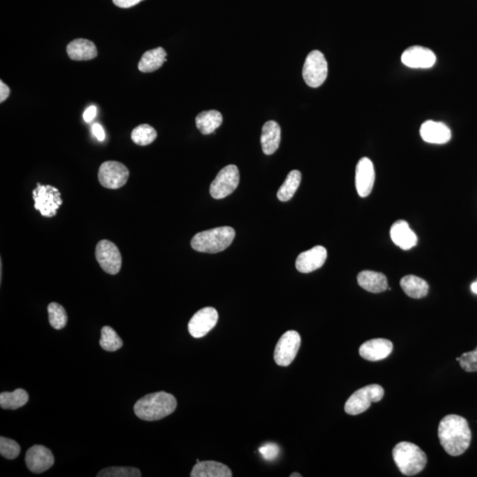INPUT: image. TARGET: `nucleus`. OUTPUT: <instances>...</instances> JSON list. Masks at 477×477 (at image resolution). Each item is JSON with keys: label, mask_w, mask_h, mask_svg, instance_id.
Returning <instances> with one entry per match:
<instances>
[{"label": "nucleus", "mask_w": 477, "mask_h": 477, "mask_svg": "<svg viewBox=\"0 0 477 477\" xmlns=\"http://www.w3.org/2000/svg\"><path fill=\"white\" fill-rule=\"evenodd\" d=\"M158 134L155 128L148 124H141L135 128L131 134V139L135 144L146 146L156 140Z\"/></svg>", "instance_id": "29"}, {"label": "nucleus", "mask_w": 477, "mask_h": 477, "mask_svg": "<svg viewBox=\"0 0 477 477\" xmlns=\"http://www.w3.org/2000/svg\"><path fill=\"white\" fill-rule=\"evenodd\" d=\"M95 115H97V107L91 106L83 113V119L86 122H91L93 121Z\"/></svg>", "instance_id": "37"}, {"label": "nucleus", "mask_w": 477, "mask_h": 477, "mask_svg": "<svg viewBox=\"0 0 477 477\" xmlns=\"http://www.w3.org/2000/svg\"><path fill=\"white\" fill-rule=\"evenodd\" d=\"M281 140V129L276 121H267L261 129V149L266 155H272L279 149Z\"/></svg>", "instance_id": "20"}, {"label": "nucleus", "mask_w": 477, "mask_h": 477, "mask_svg": "<svg viewBox=\"0 0 477 477\" xmlns=\"http://www.w3.org/2000/svg\"><path fill=\"white\" fill-rule=\"evenodd\" d=\"M67 52L71 60L75 61L91 60L97 56V49L94 43L84 38L70 42L67 46Z\"/></svg>", "instance_id": "21"}, {"label": "nucleus", "mask_w": 477, "mask_h": 477, "mask_svg": "<svg viewBox=\"0 0 477 477\" xmlns=\"http://www.w3.org/2000/svg\"><path fill=\"white\" fill-rule=\"evenodd\" d=\"M97 477H140L141 471L132 467H110L101 470Z\"/></svg>", "instance_id": "32"}, {"label": "nucleus", "mask_w": 477, "mask_h": 477, "mask_svg": "<svg viewBox=\"0 0 477 477\" xmlns=\"http://www.w3.org/2000/svg\"><path fill=\"white\" fill-rule=\"evenodd\" d=\"M401 286L405 294L414 299H421L429 293V284L426 280L415 275L403 277L401 280Z\"/></svg>", "instance_id": "24"}, {"label": "nucleus", "mask_w": 477, "mask_h": 477, "mask_svg": "<svg viewBox=\"0 0 477 477\" xmlns=\"http://www.w3.org/2000/svg\"><path fill=\"white\" fill-rule=\"evenodd\" d=\"M95 258L100 266L106 273L115 275L121 269V252L115 243L103 240L95 247Z\"/></svg>", "instance_id": "11"}, {"label": "nucleus", "mask_w": 477, "mask_h": 477, "mask_svg": "<svg viewBox=\"0 0 477 477\" xmlns=\"http://www.w3.org/2000/svg\"><path fill=\"white\" fill-rule=\"evenodd\" d=\"M328 75V64L325 55L319 51H312L304 63L303 76L306 84L318 88L325 82Z\"/></svg>", "instance_id": "7"}, {"label": "nucleus", "mask_w": 477, "mask_h": 477, "mask_svg": "<svg viewBox=\"0 0 477 477\" xmlns=\"http://www.w3.org/2000/svg\"><path fill=\"white\" fill-rule=\"evenodd\" d=\"M358 285L371 293L380 294L388 289V280L383 273L363 270L357 276Z\"/></svg>", "instance_id": "22"}, {"label": "nucleus", "mask_w": 477, "mask_h": 477, "mask_svg": "<svg viewBox=\"0 0 477 477\" xmlns=\"http://www.w3.org/2000/svg\"><path fill=\"white\" fill-rule=\"evenodd\" d=\"M29 395L25 390L16 389L14 392H4L0 395V406L4 409H18L27 404Z\"/></svg>", "instance_id": "28"}, {"label": "nucleus", "mask_w": 477, "mask_h": 477, "mask_svg": "<svg viewBox=\"0 0 477 477\" xmlns=\"http://www.w3.org/2000/svg\"><path fill=\"white\" fill-rule=\"evenodd\" d=\"M25 461L27 467L32 472L41 474L54 466V456L50 449L36 445L27 450Z\"/></svg>", "instance_id": "14"}, {"label": "nucleus", "mask_w": 477, "mask_h": 477, "mask_svg": "<svg viewBox=\"0 0 477 477\" xmlns=\"http://www.w3.org/2000/svg\"><path fill=\"white\" fill-rule=\"evenodd\" d=\"M177 401L174 395L165 392L150 393L135 403V414L141 420L153 421L161 420L174 413Z\"/></svg>", "instance_id": "2"}, {"label": "nucleus", "mask_w": 477, "mask_h": 477, "mask_svg": "<svg viewBox=\"0 0 477 477\" xmlns=\"http://www.w3.org/2000/svg\"><path fill=\"white\" fill-rule=\"evenodd\" d=\"M301 338L295 331H288L282 335L274 351V360L281 367H288L293 362L300 349Z\"/></svg>", "instance_id": "9"}, {"label": "nucleus", "mask_w": 477, "mask_h": 477, "mask_svg": "<svg viewBox=\"0 0 477 477\" xmlns=\"http://www.w3.org/2000/svg\"><path fill=\"white\" fill-rule=\"evenodd\" d=\"M166 51L164 48L159 47L146 52L141 57L138 69L143 73H152L158 70L166 61Z\"/></svg>", "instance_id": "25"}, {"label": "nucleus", "mask_w": 477, "mask_h": 477, "mask_svg": "<svg viewBox=\"0 0 477 477\" xmlns=\"http://www.w3.org/2000/svg\"><path fill=\"white\" fill-rule=\"evenodd\" d=\"M100 346L108 352H115L121 349L123 341L112 327L104 326L101 330Z\"/></svg>", "instance_id": "30"}, {"label": "nucleus", "mask_w": 477, "mask_h": 477, "mask_svg": "<svg viewBox=\"0 0 477 477\" xmlns=\"http://www.w3.org/2000/svg\"><path fill=\"white\" fill-rule=\"evenodd\" d=\"M240 183L239 169L235 165H229L218 172L212 181L210 193L214 199H223L237 189Z\"/></svg>", "instance_id": "8"}, {"label": "nucleus", "mask_w": 477, "mask_h": 477, "mask_svg": "<svg viewBox=\"0 0 477 477\" xmlns=\"http://www.w3.org/2000/svg\"><path fill=\"white\" fill-rule=\"evenodd\" d=\"M303 476L301 475L299 473H293L292 475H290V477H301Z\"/></svg>", "instance_id": "41"}, {"label": "nucleus", "mask_w": 477, "mask_h": 477, "mask_svg": "<svg viewBox=\"0 0 477 477\" xmlns=\"http://www.w3.org/2000/svg\"><path fill=\"white\" fill-rule=\"evenodd\" d=\"M460 362L461 367L467 372H477V347L476 350L463 353L456 358Z\"/></svg>", "instance_id": "34"}, {"label": "nucleus", "mask_w": 477, "mask_h": 477, "mask_svg": "<svg viewBox=\"0 0 477 477\" xmlns=\"http://www.w3.org/2000/svg\"><path fill=\"white\" fill-rule=\"evenodd\" d=\"M141 1H143V0H113L115 5L121 8L134 7V5L139 4Z\"/></svg>", "instance_id": "36"}, {"label": "nucleus", "mask_w": 477, "mask_h": 477, "mask_svg": "<svg viewBox=\"0 0 477 477\" xmlns=\"http://www.w3.org/2000/svg\"><path fill=\"white\" fill-rule=\"evenodd\" d=\"M92 132H93L95 137L97 138L98 141H104V138H106L104 128L102 126L98 124V123H95V124L92 126Z\"/></svg>", "instance_id": "38"}, {"label": "nucleus", "mask_w": 477, "mask_h": 477, "mask_svg": "<svg viewBox=\"0 0 477 477\" xmlns=\"http://www.w3.org/2000/svg\"><path fill=\"white\" fill-rule=\"evenodd\" d=\"M327 258V251L323 246L316 247L304 251L297 257L295 266L301 273H310L318 270L324 266Z\"/></svg>", "instance_id": "17"}, {"label": "nucleus", "mask_w": 477, "mask_h": 477, "mask_svg": "<svg viewBox=\"0 0 477 477\" xmlns=\"http://www.w3.org/2000/svg\"><path fill=\"white\" fill-rule=\"evenodd\" d=\"M10 95V89L2 81L0 82V102L3 103Z\"/></svg>", "instance_id": "39"}, {"label": "nucleus", "mask_w": 477, "mask_h": 477, "mask_svg": "<svg viewBox=\"0 0 477 477\" xmlns=\"http://www.w3.org/2000/svg\"><path fill=\"white\" fill-rule=\"evenodd\" d=\"M393 457L403 475L413 476L424 469L427 456L419 446L409 442L397 444L393 450Z\"/></svg>", "instance_id": "4"}, {"label": "nucleus", "mask_w": 477, "mask_h": 477, "mask_svg": "<svg viewBox=\"0 0 477 477\" xmlns=\"http://www.w3.org/2000/svg\"><path fill=\"white\" fill-rule=\"evenodd\" d=\"M21 446L14 440L1 437L0 438V454L8 460H14L19 456Z\"/></svg>", "instance_id": "33"}, {"label": "nucleus", "mask_w": 477, "mask_h": 477, "mask_svg": "<svg viewBox=\"0 0 477 477\" xmlns=\"http://www.w3.org/2000/svg\"><path fill=\"white\" fill-rule=\"evenodd\" d=\"M436 61V55L432 50L419 45L411 46L402 55V62L410 69H430Z\"/></svg>", "instance_id": "13"}, {"label": "nucleus", "mask_w": 477, "mask_h": 477, "mask_svg": "<svg viewBox=\"0 0 477 477\" xmlns=\"http://www.w3.org/2000/svg\"><path fill=\"white\" fill-rule=\"evenodd\" d=\"M301 181V172L294 170L289 172L284 183L279 187L278 194H277L279 201L288 202L293 198L295 192H296L298 187L300 186Z\"/></svg>", "instance_id": "27"}, {"label": "nucleus", "mask_w": 477, "mask_h": 477, "mask_svg": "<svg viewBox=\"0 0 477 477\" xmlns=\"http://www.w3.org/2000/svg\"><path fill=\"white\" fill-rule=\"evenodd\" d=\"M191 477H232V471L226 465L218 461H199L194 466Z\"/></svg>", "instance_id": "23"}, {"label": "nucleus", "mask_w": 477, "mask_h": 477, "mask_svg": "<svg viewBox=\"0 0 477 477\" xmlns=\"http://www.w3.org/2000/svg\"><path fill=\"white\" fill-rule=\"evenodd\" d=\"M384 395V388L380 384H369L362 387L347 399L345 404V411L351 415L362 414L371 408V403L380 402Z\"/></svg>", "instance_id": "5"}, {"label": "nucleus", "mask_w": 477, "mask_h": 477, "mask_svg": "<svg viewBox=\"0 0 477 477\" xmlns=\"http://www.w3.org/2000/svg\"><path fill=\"white\" fill-rule=\"evenodd\" d=\"M218 313L214 307H206L196 312L189 323V331L191 336L200 338L205 337L216 326Z\"/></svg>", "instance_id": "12"}, {"label": "nucleus", "mask_w": 477, "mask_h": 477, "mask_svg": "<svg viewBox=\"0 0 477 477\" xmlns=\"http://www.w3.org/2000/svg\"><path fill=\"white\" fill-rule=\"evenodd\" d=\"M393 350L392 341L386 338H373L363 343L359 349L360 356L369 362H377L387 358Z\"/></svg>", "instance_id": "16"}, {"label": "nucleus", "mask_w": 477, "mask_h": 477, "mask_svg": "<svg viewBox=\"0 0 477 477\" xmlns=\"http://www.w3.org/2000/svg\"><path fill=\"white\" fill-rule=\"evenodd\" d=\"M49 322L52 328L61 330L67 324V315L64 307L57 303H51L48 306Z\"/></svg>", "instance_id": "31"}, {"label": "nucleus", "mask_w": 477, "mask_h": 477, "mask_svg": "<svg viewBox=\"0 0 477 477\" xmlns=\"http://www.w3.org/2000/svg\"><path fill=\"white\" fill-rule=\"evenodd\" d=\"M223 122L222 115L216 110H205L196 118V127L202 135H211L220 128Z\"/></svg>", "instance_id": "26"}, {"label": "nucleus", "mask_w": 477, "mask_h": 477, "mask_svg": "<svg viewBox=\"0 0 477 477\" xmlns=\"http://www.w3.org/2000/svg\"><path fill=\"white\" fill-rule=\"evenodd\" d=\"M471 290H472L474 294H477V281L471 285Z\"/></svg>", "instance_id": "40"}, {"label": "nucleus", "mask_w": 477, "mask_h": 477, "mask_svg": "<svg viewBox=\"0 0 477 477\" xmlns=\"http://www.w3.org/2000/svg\"><path fill=\"white\" fill-rule=\"evenodd\" d=\"M129 171L127 166L117 161H106L100 165L98 180L103 187L109 189H121L128 183Z\"/></svg>", "instance_id": "10"}, {"label": "nucleus", "mask_w": 477, "mask_h": 477, "mask_svg": "<svg viewBox=\"0 0 477 477\" xmlns=\"http://www.w3.org/2000/svg\"><path fill=\"white\" fill-rule=\"evenodd\" d=\"M391 239L403 251H409L417 244V236L404 220L397 221L391 227Z\"/></svg>", "instance_id": "19"}, {"label": "nucleus", "mask_w": 477, "mask_h": 477, "mask_svg": "<svg viewBox=\"0 0 477 477\" xmlns=\"http://www.w3.org/2000/svg\"><path fill=\"white\" fill-rule=\"evenodd\" d=\"M280 449L276 444H266L261 446L259 452L266 461H274L279 456Z\"/></svg>", "instance_id": "35"}, {"label": "nucleus", "mask_w": 477, "mask_h": 477, "mask_svg": "<svg viewBox=\"0 0 477 477\" xmlns=\"http://www.w3.org/2000/svg\"><path fill=\"white\" fill-rule=\"evenodd\" d=\"M235 237V231L232 227H217L196 233L191 241V247L202 253H218L229 248Z\"/></svg>", "instance_id": "3"}, {"label": "nucleus", "mask_w": 477, "mask_h": 477, "mask_svg": "<svg viewBox=\"0 0 477 477\" xmlns=\"http://www.w3.org/2000/svg\"><path fill=\"white\" fill-rule=\"evenodd\" d=\"M439 438L440 444L449 455L458 456L469 447L472 434L464 417L449 415L440 421Z\"/></svg>", "instance_id": "1"}, {"label": "nucleus", "mask_w": 477, "mask_h": 477, "mask_svg": "<svg viewBox=\"0 0 477 477\" xmlns=\"http://www.w3.org/2000/svg\"><path fill=\"white\" fill-rule=\"evenodd\" d=\"M32 195L35 201V209L41 213L42 216L54 217L58 209L62 205L63 201L60 191L50 185L38 183V186L33 190Z\"/></svg>", "instance_id": "6"}, {"label": "nucleus", "mask_w": 477, "mask_h": 477, "mask_svg": "<svg viewBox=\"0 0 477 477\" xmlns=\"http://www.w3.org/2000/svg\"><path fill=\"white\" fill-rule=\"evenodd\" d=\"M375 168L373 163L368 158L359 160L356 169V187L361 198H367L373 189Z\"/></svg>", "instance_id": "15"}, {"label": "nucleus", "mask_w": 477, "mask_h": 477, "mask_svg": "<svg viewBox=\"0 0 477 477\" xmlns=\"http://www.w3.org/2000/svg\"><path fill=\"white\" fill-rule=\"evenodd\" d=\"M421 137L424 141L434 144H445L451 140L450 128L444 123L427 121L423 123L420 129Z\"/></svg>", "instance_id": "18"}]
</instances>
